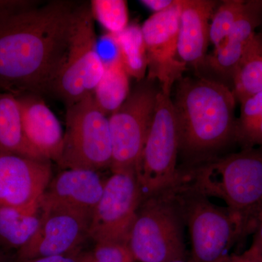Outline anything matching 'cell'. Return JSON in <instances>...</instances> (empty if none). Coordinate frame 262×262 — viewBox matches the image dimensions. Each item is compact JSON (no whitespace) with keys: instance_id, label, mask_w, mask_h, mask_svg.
Instances as JSON below:
<instances>
[{"instance_id":"1","label":"cell","mask_w":262,"mask_h":262,"mask_svg":"<svg viewBox=\"0 0 262 262\" xmlns=\"http://www.w3.org/2000/svg\"><path fill=\"white\" fill-rule=\"evenodd\" d=\"M75 7L52 1L0 13V84L15 93L53 91L67 56Z\"/></svg>"},{"instance_id":"2","label":"cell","mask_w":262,"mask_h":262,"mask_svg":"<svg viewBox=\"0 0 262 262\" xmlns=\"http://www.w3.org/2000/svg\"><path fill=\"white\" fill-rule=\"evenodd\" d=\"M173 100V99H172ZM235 96L232 89L205 77H182L173 100L179 136V153L191 168L215 158L236 141Z\"/></svg>"},{"instance_id":"3","label":"cell","mask_w":262,"mask_h":262,"mask_svg":"<svg viewBox=\"0 0 262 262\" xmlns=\"http://www.w3.org/2000/svg\"><path fill=\"white\" fill-rule=\"evenodd\" d=\"M179 174L196 192L225 202L245 238L254 233L262 220V146L179 169Z\"/></svg>"},{"instance_id":"4","label":"cell","mask_w":262,"mask_h":262,"mask_svg":"<svg viewBox=\"0 0 262 262\" xmlns=\"http://www.w3.org/2000/svg\"><path fill=\"white\" fill-rule=\"evenodd\" d=\"M176 182L141 201L127 242L136 261L187 259L185 222Z\"/></svg>"},{"instance_id":"5","label":"cell","mask_w":262,"mask_h":262,"mask_svg":"<svg viewBox=\"0 0 262 262\" xmlns=\"http://www.w3.org/2000/svg\"><path fill=\"white\" fill-rule=\"evenodd\" d=\"M177 194L190 235L191 262H225L231 248L245 239L241 224L226 208L189 187L179 176Z\"/></svg>"},{"instance_id":"6","label":"cell","mask_w":262,"mask_h":262,"mask_svg":"<svg viewBox=\"0 0 262 262\" xmlns=\"http://www.w3.org/2000/svg\"><path fill=\"white\" fill-rule=\"evenodd\" d=\"M113 158L108 117L93 94L68 106L67 127L58 165L67 169L98 170L110 167Z\"/></svg>"},{"instance_id":"7","label":"cell","mask_w":262,"mask_h":262,"mask_svg":"<svg viewBox=\"0 0 262 262\" xmlns=\"http://www.w3.org/2000/svg\"><path fill=\"white\" fill-rule=\"evenodd\" d=\"M178 155V129L173 100L170 94L160 89L152 121L136 171L142 200L176 182L179 173Z\"/></svg>"},{"instance_id":"8","label":"cell","mask_w":262,"mask_h":262,"mask_svg":"<svg viewBox=\"0 0 262 262\" xmlns=\"http://www.w3.org/2000/svg\"><path fill=\"white\" fill-rule=\"evenodd\" d=\"M90 4L76 7L68 49L53 91L68 106L94 94L104 72Z\"/></svg>"},{"instance_id":"9","label":"cell","mask_w":262,"mask_h":262,"mask_svg":"<svg viewBox=\"0 0 262 262\" xmlns=\"http://www.w3.org/2000/svg\"><path fill=\"white\" fill-rule=\"evenodd\" d=\"M155 81H140L121 106L108 117L114 173L136 174L154 115L159 89Z\"/></svg>"},{"instance_id":"10","label":"cell","mask_w":262,"mask_h":262,"mask_svg":"<svg viewBox=\"0 0 262 262\" xmlns=\"http://www.w3.org/2000/svg\"><path fill=\"white\" fill-rule=\"evenodd\" d=\"M141 200L135 173H114L104 182L102 196L93 212L89 237L96 244H127Z\"/></svg>"},{"instance_id":"11","label":"cell","mask_w":262,"mask_h":262,"mask_svg":"<svg viewBox=\"0 0 262 262\" xmlns=\"http://www.w3.org/2000/svg\"><path fill=\"white\" fill-rule=\"evenodd\" d=\"M180 3L155 13L141 27L147 57L149 80L158 81L160 89L170 94L176 82L183 77L187 64L177 58Z\"/></svg>"},{"instance_id":"12","label":"cell","mask_w":262,"mask_h":262,"mask_svg":"<svg viewBox=\"0 0 262 262\" xmlns=\"http://www.w3.org/2000/svg\"><path fill=\"white\" fill-rule=\"evenodd\" d=\"M39 208L40 225L28 244L18 250V261L80 251L89 237L91 215L63 208Z\"/></svg>"},{"instance_id":"13","label":"cell","mask_w":262,"mask_h":262,"mask_svg":"<svg viewBox=\"0 0 262 262\" xmlns=\"http://www.w3.org/2000/svg\"><path fill=\"white\" fill-rule=\"evenodd\" d=\"M51 176L50 162L0 150V209L39 211Z\"/></svg>"},{"instance_id":"14","label":"cell","mask_w":262,"mask_h":262,"mask_svg":"<svg viewBox=\"0 0 262 262\" xmlns=\"http://www.w3.org/2000/svg\"><path fill=\"white\" fill-rule=\"evenodd\" d=\"M104 182L97 171L70 168L63 170L48 184L39 208H63L92 216L102 196Z\"/></svg>"},{"instance_id":"15","label":"cell","mask_w":262,"mask_h":262,"mask_svg":"<svg viewBox=\"0 0 262 262\" xmlns=\"http://www.w3.org/2000/svg\"><path fill=\"white\" fill-rule=\"evenodd\" d=\"M178 56L186 64L204 66L209 39L210 20L218 3L211 0H179Z\"/></svg>"},{"instance_id":"16","label":"cell","mask_w":262,"mask_h":262,"mask_svg":"<svg viewBox=\"0 0 262 262\" xmlns=\"http://www.w3.org/2000/svg\"><path fill=\"white\" fill-rule=\"evenodd\" d=\"M17 96L21 108L24 134L29 144L42 160L58 163L64 136L59 120L37 96Z\"/></svg>"},{"instance_id":"17","label":"cell","mask_w":262,"mask_h":262,"mask_svg":"<svg viewBox=\"0 0 262 262\" xmlns=\"http://www.w3.org/2000/svg\"><path fill=\"white\" fill-rule=\"evenodd\" d=\"M262 24V0L246 1L242 15L220 47L206 56L204 66L231 80L251 42L256 29Z\"/></svg>"},{"instance_id":"18","label":"cell","mask_w":262,"mask_h":262,"mask_svg":"<svg viewBox=\"0 0 262 262\" xmlns=\"http://www.w3.org/2000/svg\"><path fill=\"white\" fill-rule=\"evenodd\" d=\"M0 150L46 161L27 141L18 96L10 92L0 93Z\"/></svg>"},{"instance_id":"19","label":"cell","mask_w":262,"mask_h":262,"mask_svg":"<svg viewBox=\"0 0 262 262\" xmlns=\"http://www.w3.org/2000/svg\"><path fill=\"white\" fill-rule=\"evenodd\" d=\"M232 84V91L239 103L262 91V31L256 32L246 48Z\"/></svg>"},{"instance_id":"20","label":"cell","mask_w":262,"mask_h":262,"mask_svg":"<svg viewBox=\"0 0 262 262\" xmlns=\"http://www.w3.org/2000/svg\"><path fill=\"white\" fill-rule=\"evenodd\" d=\"M130 94L129 76L120 58L104 66V72L94 91L96 104L105 115L115 113Z\"/></svg>"},{"instance_id":"21","label":"cell","mask_w":262,"mask_h":262,"mask_svg":"<svg viewBox=\"0 0 262 262\" xmlns=\"http://www.w3.org/2000/svg\"><path fill=\"white\" fill-rule=\"evenodd\" d=\"M113 37L119 58L129 77L140 82L145 77L148 63L145 43L141 27L136 24H129L127 28Z\"/></svg>"},{"instance_id":"22","label":"cell","mask_w":262,"mask_h":262,"mask_svg":"<svg viewBox=\"0 0 262 262\" xmlns=\"http://www.w3.org/2000/svg\"><path fill=\"white\" fill-rule=\"evenodd\" d=\"M40 223V208L34 212L15 208L0 209V241L19 250L32 239Z\"/></svg>"},{"instance_id":"23","label":"cell","mask_w":262,"mask_h":262,"mask_svg":"<svg viewBox=\"0 0 262 262\" xmlns=\"http://www.w3.org/2000/svg\"><path fill=\"white\" fill-rule=\"evenodd\" d=\"M90 8L93 18L108 34H118L129 25L128 9L125 0H93Z\"/></svg>"},{"instance_id":"24","label":"cell","mask_w":262,"mask_h":262,"mask_svg":"<svg viewBox=\"0 0 262 262\" xmlns=\"http://www.w3.org/2000/svg\"><path fill=\"white\" fill-rule=\"evenodd\" d=\"M246 1L243 0H226L217 8L210 24V42L214 49L220 47L228 37L234 24L244 12Z\"/></svg>"},{"instance_id":"25","label":"cell","mask_w":262,"mask_h":262,"mask_svg":"<svg viewBox=\"0 0 262 262\" xmlns=\"http://www.w3.org/2000/svg\"><path fill=\"white\" fill-rule=\"evenodd\" d=\"M241 116L237 120L236 141L244 139L262 118V91L241 103Z\"/></svg>"},{"instance_id":"26","label":"cell","mask_w":262,"mask_h":262,"mask_svg":"<svg viewBox=\"0 0 262 262\" xmlns=\"http://www.w3.org/2000/svg\"><path fill=\"white\" fill-rule=\"evenodd\" d=\"M91 253L98 262H136L125 243H98Z\"/></svg>"},{"instance_id":"27","label":"cell","mask_w":262,"mask_h":262,"mask_svg":"<svg viewBox=\"0 0 262 262\" xmlns=\"http://www.w3.org/2000/svg\"><path fill=\"white\" fill-rule=\"evenodd\" d=\"M238 143L242 146V149L262 146V118Z\"/></svg>"},{"instance_id":"28","label":"cell","mask_w":262,"mask_h":262,"mask_svg":"<svg viewBox=\"0 0 262 262\" xmlns=\"http://www.w3.org/2000/svg\"><path fill=\"white\" fill-rule=\"evenodd\" d=\"M84 256L85 253L82 252L80 250L70 254L32 258L19 262H84Z\"/></svg>"},{"instance_id":"29","label":"cell","mask_w":262,"mask_h":262,"mask_svg":"<svg viewBox=\"0 0 262 262\" xmlns=\"http://www.w3.org/2000/svg\"><path fill=\"white\" fill-rule=\"evenodd\" d=\"M225 262H262V254L251 246L244 253L229 255Z\"/></svg>"},{"instance_id":"30","label":"cell","mask_w":262,"mask_h":262,"mask_svg":"<svg viewBox=\"0 0 262 262\" xmlns=\"http://www.w3.org/2000/svg\"><path fill=\"white\" fill-rule=\"evenodd\" d=\"M34 1H18V0H3L0 1V13L6 12L15 11L32 8L35 6Z\"/></svg>"},{"instance_id":"31","label":"cell","mask_w":262,"mask_h":262,"mask_svg":"<svg viewBox=\"0 0 262 262\" xmlns=\"http://www.w3.org/2000/svg\"><path fill=\"white\" fill-rule=\"evenodd\" d=\"M176 0H142L140 3L155 13H159L173 6Z\"/></svg>"},{"instance_id":"32","label":"cell","mask_w":262,"mask_h":262,"mask_svg":"<svg viewBox=\"0 0 262 262\" xmlns=\"http://www.w3.org/2000/svg\"><path fill=\"white\" fill-rule=\"evenodd\" d=\"M251 246L262 254V220L253 233L252 244Z\"/></svg>"},{"instance_id":"33","label":"cell","mask_w":262,"mask_h":262,"mask_svg":"<svg viewBox=\"0 0 262 262\" xmlns=\"http://www.w3.org/2000/svg\"><path fill=\"white\" fill-rule=\"evenodd\" d=\"M84 262H98L93 256L91 252L85 253V256H84Z\"/></svg>"},{"instance_id":"34","label":"cell","mask_w":262,"mask_h":262,"mask_svg":"<svg viewBox=\"0 0 262 262\" xmlns=\"http://www.w3.org/2000/svg\"><path fill=\"white\" fill-rule=\"evenodd\" d=\"M0 262H5V258L4 256L2 255L1 253H0Z\"/></svg>"},{"instance_id":"35","label":"cell","mask_w":262,"mask_h":262,"mask_svg":"<svg viewBox=\"0 0 262 262\" xmlns=\"http://www.w3.org/2000/svg\"><path fill=\"white\" fill-rule=\"evenodd\" d=\"M172 262H191L189 259H185V260H177V261H174Z\"/></svg>"}]
</instances>
